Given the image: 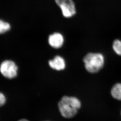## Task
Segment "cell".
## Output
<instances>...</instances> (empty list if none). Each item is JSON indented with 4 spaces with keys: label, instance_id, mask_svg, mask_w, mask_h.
Here are the masks:
<instances>
[{
    "label": "cell",
    "instance_id": "1",
    "mask_svg": "<svg viewBox=\"0 0 121 121\" xmlns=\"http://www.w3.org/2000/svg\"><path fill=\"white\" fill-rule=\"evenodd\" d=\"M82 106L81 100L74 96H63L58 103V109L61 115L67 119L75 117Z\"/></svg>",
    "mask_w": 121,
    "mask_h": 121
},
{
    "label": "cell",
    "instance_id": "2",
    "mask_svg": "<svg viewBox=\"0 0 121 121\" xmlns=\"http://www.w3.org/2000/svg\"><path fill=\"white\" fill-rule=\"evenodd\" d=\"M82 62L87 73L90 74H96L104 68L105 58L101 53L89 52L83 56Z\"/></svg>",
    "mask_w": 121,
    "mask_h": 121
},
{
    "label": "cell",
    "instance_id": "3",
    "mask_svg": "<svg viewBox=\"0 0 121 121\" xmlns=\"http://www.w3.org/2000/svg\"><path fill=\"white\" fill-rule=\"evenodd\" d=\"M18 67L16 64L11 60L4 61L0 65V72L5 78L12 79L17 75Z\"/></svg>",
    "mask_w": 121,
    "mask_h": 121
},
{
    "label": "cell",
    "instance_id": "4",
    "mask_svg": "<svg viewBox=\"0 0 121 121\" xmlns=\"http://www.w3.org/2000/svg\"><path fill=\"white\" fill-rule=\"evenodd\" d=\"M55 1L60 9L64 17L69 18L75 15L76 9L73 0H55Z\"/></svg>",
    "mask_w": 121,
    "mask_h": 121
},
{
    "label": "cell",
    "instance_id": "5",
    "mask_svg": "<svg viewBox=\"0 0 121 121\" xmlns=\"http://www.w3.org/2000/svg\"><path fill=\"white\" fill-rule=\"evenodd\" d=\"M64 37L59 33H54L50 35L48 37V43L55 49H59L63 46L64 43Z\"/></svg>",
    "mask_w": 121,
    "mask_h": 121
},
{
    "label": "cell",
    "instance_id": "6",
    "mask_svg": "<svg viewBox=\"0 0 121 121\" xmlns=\"http://www.w3.org/2000/svg\"><path fill=\"white\" fill-rule=\"evenodd\" d=\"M49 66L56 71H63L66 68V62L63 57L57 55L55 56L53 60L48 62Z\"/></svg>",
    "mask_w": 121,
    "mask_h": 121
},
{
    "label": "cell",
    "instance_id": "7",
    "mask_svg": "<svg viewBox=\"0 0 121 121\" xmlns=\"http://www.w3.org/2000/svg\"><path fill=\"white\" fill-rule=\"evenodd\" d=\"M110 93L112 98L121 102V82L114 83L111 87Z\"/></svg>",
    "mask_w": 121,
    "mask_h": 121
},
{
    "label": "cell",
    "instance_id": "8",
    "mask_svg": "<svg viewBox=\"0 0 121 121\" xmlns=\"http://www.w3.org/2000/svg\"><path fill=\"white\" fill-rule=\"evenodd\" d=\"M10 29L11 25L9 23L0 19V34L8 32Z\"/></svg>",
    "mask_w": 121,
    "mask_h": 121
},
{
    "label": "cell",
    "instance_id": "9",
    "mask_svg": "<svg viewBox=\"0 0 121 121\" xmlns=\"http://www.w3.org/2000/svg\"><path fill=\"white\" fill-rule=\"evenodd\" d=\"M112 48L114 53L118 56H121V40L116 39L113 41Z\"/></svg>",
    "mask_w": 121,
    "mask_h": 121
},
{
    "label": "cell",
    "instance_id": "10",
    "mask_svg": "<svg viewBox=\"0 0 121 121\" xmlns=\"http://www.w3.org/2000/svg\"><path fill=\"white\" fill-rule=\"evenodd\" d=\"M6 98L4 95L0 92V108L4 105L6 103Z\"/></svg>",
    "mask_w": 121,
    "mask_h": 121
},
{
    "label": "cell",
    "instance_id": "11",
    "mask_svg": "<svg viewBox=\"0 0 121 121\" xmlns=\"http://www.w3.org/2000/svg\"><path fill=\"white\" fill-rule=\"evenodd\" d=\"M18 121H30L29 120H27V119H22Z\"/></svg>",
    "mask_w": 121,
    "mask_h": 121
},
{
    "label": "cell",
    "instance_id": "12",
    "mask_svg": "<svg viewBox=\"0 0 121 121\" xmlns=\"http://www.w3.org/2000/svg\"><path fill=\"white\" fill-rule=\"evenodd\" d=\"M120 116H121V110H120Z\"/></svg>",
    "mask_w": 121,
    "mask_h": 121
}]
</instances>
